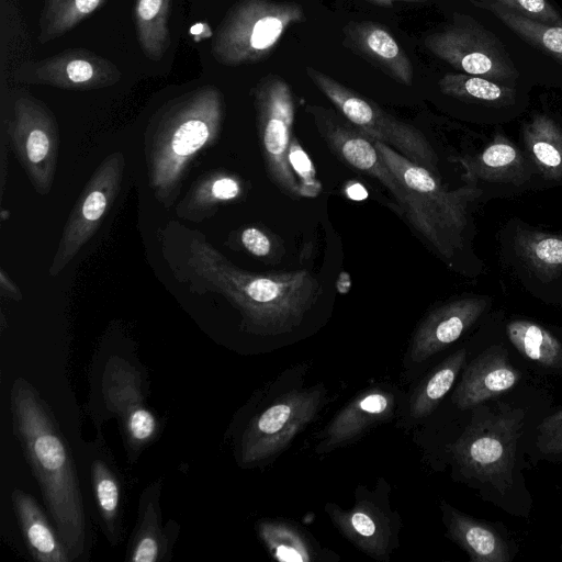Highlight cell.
Returning a JSON list of instances; mask_svg holds the SVG:
<instances>
[{
  "label": "cell",
  "instance_id": "1",
  "mask_svg": "<svg viewBox=\"0 0 562 562\" xmlns=\"http://www.w3.org/2000/svg\"><path fill=\"white\" fill-rule=\"evenodd\" d=\"M10 407L15 435L40 485L48 515L70 561L88 552L90 532L75 463L49 407L35 387L18 378Z\"/></svg>",
  "mask_w": 562,
  "mask_h": 562
},
{
  "label": "cell",
  "instance_id": "2",
  "mask_svg": "<svg viewBox=\"0 0 562 562\" xmlns=\"http://www.w3.org/2000/svg\"><path fill=\"white\" fill-rule=\"evenodd\" d=\"M383 161L406 192L404 215L438 255L453 265L460 256L472 252L468 238L472 233V207L481 193L465 183L453 190L442 186L438 176L417 165L387 144L373 139Z\"/></svg>",
  "mask_w": 562,
  "mask_h": 562
},
{
  "label": "cell",
  "instance_id": "3",
  "mask_svg": "<svg viewBox=\"0 0 562 562\" xmlns=\"http://www.w3.org/2000/svg\"><path fill=\"white\" fill-rule=\"evenodd\" d=\"M224 277L227 292L248 324L260 334L292 330L322 292L317 280L305 270L254 274L229 268Z\"/></svg>",
  "mask_w": 562,
  "mask_h": 562
},
{
  "label": "cell",
  "instance_id": "4",
  "mask_svg": "<svg viewBox=\"0 0 562 562\" xmlns=\"http://www.w3.org/2000/svg\"><path fill=\"white\" fill-rule=\"evenodd\" d=\"M305 20L304 9L296 2L239 0L214 33L212 56L224 66L258 63L271 54L291 25Z\"/></svg>",
  "mask_w": 562,
  "mask_h": 562
},
{
  "label": "cell",
  "instance_id": "5",
  "mask_svg": "<svg viewBox=\"0 0 562 562\" xmlns=\"http://www.w3.org/2000/svg\"><path fill=\"white\" fill-rule=\"evenodd\" d=\"M499 256L527 292L562 305V233L536 228L518 217L498 232Z\"/></svg>",
  "mask_w": 562,
  "mask_h": 562
},
{
  "label": "cell",
  "instance_id": "6",
  "mask_svg": "<svg viewBox=\"0 0 562 562\" xmlns=\"http://www.w3.org/2000/svg\"><path fill=\"white\" fill-rule=\"evenodd\" d=\"M305 71L348 122L370 138L387 144L411 161L438 176L436 150L418 128L395 119L321 70L307 66Z\"/></svg>",
  "mask_w": 562,
  "mask_h": 562
},
{
  "label": "cell",
  "instance_id": "7",
  "mask_svg": "<svg viewBox=\"0 0 562 562\" xmlns=\"http://www.w3.org/2000/svg\"><path fill=\"white\" fill-rule=\"evenodd\" d=\"M255 106L267 171L282 192L299 199L302 196L300 183L288 159L295 114L290 86L277 75L263 77L255 90Z\"/></svg>",
  "mask_w": 562,
  "mask_h": 562
},
{
  "label": "cell",
  "instance_id": "8",
  "mask_svg": "<svg viewBox=\"0 0 562 562\" xmlns=\"http://www.w3.org/2000/svg\"><path fill=\"white\" fill-rule=\"evenodd\" d=\"M520 427L521 419L503 415L471 424L452 446L456 461L468 476L504 490L512 483Z\"/></svg>",
  "mask_w": 562,
  "mask_h": 562
},
{
  "label": "cell",
  "instance_id": "9",
  "mask_svg": "<svg viewBox=\"0 0 562 562\" xmlns=\"http://www.w3.org/2000/svg\"><path fill=\"white\" fill-rule=\"evenodd\" d=\"M323 397L321 387L292 391L257 415L241 437V463L254 464L283 450L314 419Z\"/></svg>",
  "mask_w": 562,
  "mask_h": 562
},
{
  "label": "cell",
  "instance_id": "10",
  "mask_svg": "<svg viewBox=\"0 0 562 562\" xmlns=\"http://www.w3.org/2000/svg\"><path fill=\"white\" fill-rule=\"evenodd\" d=\"M465 183L484 198L510 196L539 189L535 169L521 146L498 132L479 153L460 158Z\"/></svg>",
  "mask_w": 562,
  "mask_h": 562
},
{
  "label": "cell",
  "instance_id": "11",
  "mask_svg": "<svg viewBox=\"0 0 562 562\" xmlns=\"http://www.w3.org/2000/svg\"><path fill=\"white\" fill-rule=\"evenodd\" d=\"M424 46L468 75L494 81L509 80L516 76L510 59L490 33L457 19L446 29L427 34Z\"/></svg>",
  "mask_w": 562,
  "mask_h": 562
},
{
  "label": "cell",
  "instance_id": "12",
  "mask_svg": "<svg viewBox=\"0 0 562 562\" xmlns=\"http://www.w3.org/2000/svg\"><path fill=\"white\" fill-rule=\"evenodd\" d=\"M307 112L313 117L319 134L329 148L352 168L380 181L391 192L401 213L404 214L406 206L405 189L383 161L373 139L350 122L346 123L335 112L324 106L308 105Z\"/></svg>",
  "mask_w": 562,
  "mask_h": 562
},
{
  "label": "cell",
  "instance_id": "13",
  "mask_svg": "<svg viewBox=\"0 0 562 562\" xmlns=\"http://www.w3.org/2000/svg\"><path fill=\"white\" fill-rule=\"evenodd\" d=\"M20 81L69 90H90L116 83L122 72L110 59L86 48H68L44 59L24 63Z\"/></svg>",
  "mask_w": 562,
  "mask_h": 562
},
{
  "label": "cell",
  "instance_id": "14",
  "mask_svg": "<svg viewBox=\"0 0 562 562\" xmlns=\"http://www.w3.org/2000/svg\"><path fill=\"white\" fill-rule=\"evenodd\" d=\"M103 391L108 407L122 424L128 449L139 450L148 445L158 434V420L146 407L134 368L112 358L104 371Z\"/></svg>",
  "mask_w": 562,
  "mask_h": 562
},
{
  "label": "cell",
  "instance_id": "15",
  "mask_svg": "<svg viewBox=\"0 0 562 562\" xmlns=\"http://www.w3.org/2000/svg\"><path fill=\"white\" fill-rule=\"evenodd\" d=\"M490 295H468L432 310L416 329L411 358L422 362L458 340L492 306Z\"/></svg>",
  "mask_w": 562,
  "mask_h": 562
},
{
  "label": "cell",
  "instance_id": "16",
  "mask_svg": "<svg viewBox=\"0 0 562 562\" xmlns=\"http://www.w3.org/2000/svg\"><path fill=\"white\" fill-rule=\"evenodd\" d=\"M520 379L521 373L510 363L506 349L491 346L468 364L453 402L461 409L474 407L512 390Z\"/></svg>",
  "mask_w": 562,
  "mask_h": 562
},
{
  "label": "cell",
  "instance_id": "17",
  "mask_svg": "<svg viewBox=\"0 0 562 562\" xmlns=\"http://www.w3.org/2000/svg\"><path fill=\"white\" fill-rule=\"evenodd\" d=\"M342 45L368 60L397 82L412 86L411 59L389 30L371 21L347 23Z\"/></svg>",
  "mask_w": 562,
  "mask_h": 562
},
{
  "label": "cell",
  "instance_id": "18",
  "mask_svg": "<svg viewBox=\"0 0 562 562\" xmlns=\"http://www.w3.org/2000/svg\"><path fill=\"white\" fill-rule=\"evenodd\" d=\"M447 537L465 551L471 562H510L513 544L501 530L463 514L449 504L441 505Z\"/></svg>",
  "mask_w": 562,
  "mask_h": 562
},
{
  "label": "cell",
  "instance_id": "19",
  "mask_svg": "<svg viewBox=\"0 0 562 562\" xmlns=\"http://www.w3.org/2000/svg\"><path fill=\"white\" fill-rule=\"evenodd\" d=\"M394 405V396L380 389L358 395L325 428L317 451L333 450L357 438L373 425L389 419Z\"/></svg>",
  "mask_w": 562,
  "mask_h": 562
},
{
  "label": "cell",
  "instance_id": "20",
  "mask_svg": "<svg viewBox=\"0 0 562 562\" xmlns=\"http://www.w3.org/2000/svg\"><path fill=\"white\" fill-rule=\"evenodd\" d=\"M326 512L338 530L370 557L387 561L392 551L389 518L374 505L360 502L345 510L329 504Z\"/></svg>",
  "mask_w": 562,
  "mask_h": 562
},
{
  "label": "cell",
  "instance_id": "21",
  "mask_svg": "<svg viewBox=\"0 0 562 562\" xmlns=\"http://www.w3.org/2000/svg\"><path fill=\"white\" fill-rule=\"evenodd\" d=\"M521 147L540 188L562 184V124L544 113L535 114L521 128Z\"/></svg>",
  "mask_w": 562,
  "mask_h": 562
},
{
  "label": "cell",
  "instance_id": "22",
  "mask_svg": "<svg viewBox=\"0 0 562 562\" xmlns=\"http://www.w3.org/2000/svg\"><path fill=\"white\" fill-rule=\"evenodd\" d=\"M13 510L26 548L37 562H69V555L54 525H50L38 503L26 492L11 493Z\"/></svg>",
  "mask_w": 562,
  "mask_h": 562
},
{
  "label": "cell",
  "instance_id": "23",
  "mask_svg": "<svg viewBox=\"0 0 562 562\" xmlns=\"http://www.w3.org/2000/svg\"><path fill=\"white\" fill-rule=\"evenodd\" d=\"M506 336L515 349L539 368L562 375V339L544 325L513 318L505 325Z\"/></svg>",
  "mask_w": 562,
  "mask_h": 562
},
{
  "label": "cell",
  "instance_id": "24",
  "mask_svg": "<svg viewBox=\"0 0 562 562\" xmlns=\"http://www.w3.org/2000/svg\"><path fill=\"white\" fill-rule=\"evenodd\" d=\"M158 495V483H154L143 493L138 521L127 552L128 561L158 562L165 560L169 553L168 538L160 524Z\"/></svg>",
  "mask_w": 562,
  "mask_h": 562
},
{
  "label": "cell",
  "instance_id": "25",
  "mask_svg": "<svg viewBox=\"0 0 562 562\" xmlns=\"http://www.w3.org/2000/svg\"><path fill=\"white\" fill-rule=\"evenodd\" d=\"M440 91L448 97L488 110H512L517 95L514 88L468 74H447L439 80Z\"/></svg>",
  "mask_w": 562,
  "mask_h": 562
},
{
  "label": "cell",
  "instance_id": "26",
  "mask_svg": "<svg viewBox=\"0 0 562 562\" xmlns=\"http://www.w3.org/2000/svg\"><path fill=\"white\" fill-rule=\"evenodd\" d=\"M171 0H135L134 21L138 44L144 55L159 61L170 47Z\"/></svg>",
  "mask_w": 562,
  "mask_h": 562
},
{
  "label": "cell",
  "instance_id": "27",
  "mask_svg": "<svg viewBox=\"0 0 562 562\" xmlns=\"http://www.w3.org/2000/svg\"><path fill=\"white\" fill-rule=\"evenodd\" d=\"M91 482L104 532L109 540L116 544L121 530L122 485L120 479L108 461L98 458L91 463Z\"/></svg>",
  "mask_w": 562,
  "mask_h": 562
},
{
  "label": "cell",
  "instance_id": "28",
  "mask_svg": "<svg viewBox=\"0 0 562 562\" xmlns=\"http://www.w3.org/2000/svg\"><path fill=\"white\" fill-rule=\"evenodd\" d=\"M106 0H44L38 20V42L46 44L75 29Z\"/></svg>",
  "mask_w": 562,
  "mask_h": 562
},
{
  "label": "cell",
  "instance_id": "29",
  "mask_svg": "<svg viewBox=\"0 0 562 562\" xmlns=\"http://www.w3.org/2000/svg\"><path fill=\"white\" fill-rule=\"evenodd\" d=\"M494 13L507 27L562 61V26L548 25L513 12L494 0L473 1Z\"/></svg>",
  "mask_w": 562,
  "mask_h": 562
},
{
  "label": "cell",
  "instance_id": "30",
  "mask_svg": "<svg viewBox=\"0 0 562 562\" xmlns=\"http://www.w3.org/2000/svg\"><path fill=\"white\" fill-rule=\"evenodd\" d=\"M467 358V350L459 349L441 362L420 385L411 401L415 418L430 415L452 387Z\"/></svg>",
  "mask_w": 562,
  "mask_h": 562
},
{
  "label": "cell",
  "instance_id": "31",
  "mask_svg": "<svg viewBox=\"0 0 562 562\" xmlns=\"http://www.w3.org/2000/svg\"><path fill=\"white\" fill-rule=\"evenodd\" d=\"M260 540L273 559L281 562H311L314 550L294 526L281 520H261L257 526Z\"/></svg>",
  "mask_w": 562,
  "mask_h": 562
},
{
  "label": "cell",
  "instance_id": "32",
  "mask_svg": "<svg viewBox=\"0 0 562 562\" xmlns=\"http://www.w3.org/2000/svg\"><path fill=\"white\" fill-rule=\"evenodd\" d=\"M504 8L528 19L562 26V18L547 0H494Z\"/></svg>",
  "mask_w": 562,
  "mask_h": 562
},
{
  "label": "cell",
  "instance_id": "33",
  "mask_svg": "<svg viewBox=\"0 0 562 562\" xmlns=\"http://www.w3.org/2000/svg\"><path fill=\"white\" fill-rule=\"evenodd\" d=\"M288 159L292 170H294V173L302 179L303 183L300 186L301 195H316L321 186L315 179L313 164L294 137H292L290 143Z\"/></svg>",
  "mask_w": 562,
  "mask_h": 562
},
{
  "label": "cell",
  "instance_id": "34",
  "mask_svg": "<svg viewBox=\"0 0 562 562\" xmlns=\"http://www.w3.org/2000/svg\"><path fill=\"white\" fill-rule=\"evenodd\" d=\"M537 447L549 457H562V408L547 416L538 427Z\"/></svg>",
  "mask_w": 562,
  "mask_h": 562
},
{
  "label": "cell",
  "instance_id": "35",
  "mask_svg": "<svg viewBox=\"0 0 562 562\" xmlns=\"http://www.w3.org/2000/svg\"><path fill=\"white\" fill-rule=\"evenodd\" d=\"M241 243L255 256H267L271 249V241L261 231L249 227L241 233Z\"/></svg>",
  "mask_w": 562,
  "mask_h": 562
},
{
  "label": "cell",
  "instance_id": "36",
  "mask_svg": "<svg viewBox=\"0 0 562 562\" xmlns=\"http://www.w3.org/2000/svg\"><path fill=\"white\" fill-rule=\"evenodd\" d=\"M35 127L36 126H34L27 136L26 151L32 162H40L48 153L49 139L42 128Z\"/></svg>",
  "mask_w": 562,
  "mask_h": 562
},
{
  "label": "cell",
  "instance_id": "37",
  "mask_svg": "<svg viewBox=\"0 0 562 562\" xmlns=\"http://www.w3.org/2000/svg\"><path fill=\"white\" fill-rule=\"evenodd\" d=\"M106 206L105 195L98 190L88 194L82 205V215L87 221H97Z\"/></svg>",
  "mask_w": 562,
  "mask_h": 562
},
{
  "label": "cell",
  "instance_id": "38",
  "mask_svg": "<svg viewBox=\"0 0 562 562\" xmlns=\"http://www.w3.org/2000/svg\"><path fill=\"white\" fill-rule=\"evenodd\" d=\"M211 191L217 200H232L239 194L240 187L233 178H221L212 184Z\"/></svg>",
  "mask_w": 562,
  "mask_h": 562
},
{
  "label": "cell",
  "instance_id": "39",
  "mask_svg": "<svg viewBox=\"0 0 562 562\" xmlns=\"http://www.w3.org/2000/svg\"><path fill=\"white\" fill-rule=\"evenodd\" d=\"M347 285H350L349 276L345 272L340 273L339 279L337 281V290L340 293L348 292L349 288Z\"/></svg>",
  "mask_w": 562,
  "mask_h": 562
},
{
  "label": "cell",
  "instance_id": "40",
  "mask_svg": "<svg viewBox=\"0 0 562 562\" xmlns=\"http://www.w3.org/2000/svg\"><path fill=\"white\" fill-rule=\"evenodd\" d=\"M348 194L351 199H357V200L363 199V196L367 195L364 189L359 184H356L352 188H349Z\"/></svg>",
  "mask_w": 562,
  "mask_h": 562
},
{
  "label": "cell",
  "instance_id": "41",
  "mask_svg": "<svg viewBox=\"0 0 562 562\" xmlns=\"http://www.w3.org/2000/svg\"><path fill=\"white\" fill-rule=\"evenodd\" d=\"M367 1H370L374 4H378V5H383V7H391L393 5L394 2H397V1H405V2H425L427 0H367Z\"/></svg>",
  "mask_w": 562,
  "mask_h": 562
},
{
  "label": "cell",
  "instance_id": "42",
  "mask_svg": "<svg viewBox=\"0 0 562 562\" xmlns=\"http://www.w3.org/2000/svg\"><path fill=\"white\" fill-rule=\"evenodd\" d=\"M561 550H562V543H561Z\"/></svg>",
  "mask_w": 562,
  "mask_h": 562
}]
</instances>
